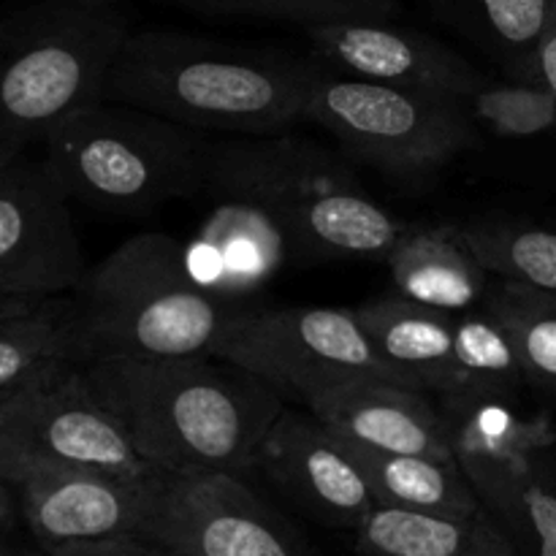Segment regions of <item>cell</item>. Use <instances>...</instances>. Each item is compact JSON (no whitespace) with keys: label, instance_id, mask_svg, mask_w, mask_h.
<instances>
[{"label":"cell","instance_id":"obj_1","mask_svg":"<svg viewBox=\"0 0 556 556\" xmlns=\"http://www.w3.org/2000/svg\"><path fill=\"white\" fill-rule=\"evenodd\" d=\"M87 380L139 454L166 472L255 470L286 410L280 391L220 356H103Z\"/></svg>","mask_w":556,"mask_h":556},{"label":"cell","instance_id":"obj_2","mask_svg":"<svg viewBox=\"0 0 556 556\" xmlns=\"http://www.w3.org/2000/svg\"><path fill=\"white\" fill-rule=\"evenodd\" d=\"M318 65L271 49L179 30L134 33L106 101L134 103L195 130L277 136L307 123Z\"/></svg>","mask_w":556,"mask_h":556},{"label":"cell","instance_id":"obj_3","mask_svg":"<svg viewBox=\"0 0 556 556\" xmlns=\"http://www.w3.org/2000/svg\"><path fill=\"white\" fill-rule=\"evenodd\" d=\"M206 188L253 210L307 258H386L405 231L340 155L291 134L212 141Z\"/></svg>","mask_w":556,"mask_h":556},{"label":"cell","instance_id":"obj_4","mask_svg":"<svg viewBox=\"0 0 556 556\" xmlns=\"http://www.w3.org/2000/svg\"><path fill=\"white\" fill-rule=\"evenodd\" d=\"M123 0H30L0 27V157L106 101L134 36Z\"/></svg>","mask_w":556,"mask_h":556},{"label":"cell","instance_id":"obj_5","mask_svg":"<svg viewBox=\"0 0 556 556\" xmlns=\"http://www.w3.org/2000/svg\"><path fill=\"white\" fill-rule=\"evenodd\" d=\"M96 358L212 356L242 307L206 291L168 233H139L76 291Z\"/></svg>","mask_w":556,"mask_h":556},{"label":"cell","instance_id":"obj_6","mask_svg":"<svg viewBox=\"0 0 556 556\" xmlns=\"http://www.w3.org/2000/svg\"><path fill=\"white\" fill-rule=\"evenodd\" d=\"M41 144L71 199L112 215H147L206 188L212 141L204 130L134 103H96Z\"/></svg>","mask_w":556,"mask_h":556},{"label":"cell","instance_id":"obj_7","mask_svg":"<svg viewBox=\"0 0 556 556\" xmlns=\"http://www.w3.org/2000/svg\"><path fill=\"white\" fill-rule=\"evenodd\" d=\"M307 123L340 141L353 161L396 179H424L476 147L467 103L318 68Z\"/></svg>","mask_w":556,"mask_h":556},{"label":"cell","instance_id":"obj_8","mask_svg":"<svg viewBox=\"0 0 556 556\" xmlns=\"http://www.w3.org/2000/svg\"><path fill=\"white\" fill-rule=\"evenodd\" d=\"M212 356L302 402L313 391L353 380H386L427 391L416 375L378 351L356 309H242Z\"/></svg>","mask_w":556,"mask_h":556},{"label":"cell","instance_id":"obj_9","mask_svg":"<svg viewBox=\"0 0 556 556\" xmlns=\"http://www.w3.org/2000/svg\"><path fill=\"white\" fill-rule=\"evenodd\" d=\"M136 538L185 556H307L242 476L220 470L157 472Z\"/></svg>","mask_w":556,"mask_h":556},{"label":"cell","instance_id":"obj_10","mask_svg":"<svg viewBox=\"0 0 556 556\" xmlns=\"http://www.w3.org/2000/svg\"><path fill=\"white\" fill-rule=\"evenodd\" d=\"M25 462H63L130 478L161 472L98 400L87 369L0 400V476Z\"/></svg>","mask_w":556,"mask_h":556},{"label":"cell","instance_id":"obj_11","mask_svg":"<svg viewBox=\"0 0 556 556\" xmlns=\"http://www.w3.org/2000/svg\"><path fill=\"white\" fill-rule=\"evenodd\" d=\"M68 199L47 157H0V296L79 291L90 269Z\"/></svg>","mask_w":556,"mask_h":556},{"label":"cell","instance_id":"obj_12","mask_svg":"<svg viewBox=\"0 0 556 556\" xmlns=\"http://www.w3.org/2000/svg\"><path fill=\"white\" fill-rule=\"evenodd\" d=\"M155 476L130 478L63 462H25L0 478L16 489L20 514L38 546H58L136 535Z\"/></svg>","mask_w":556,"mask_h":556},{"label":"cell","instance_id":"obj_13","mask_svg":"<svg viewBox=\"0 0 556 556\" xmlns=\"http://www.w3.org/2000/svg\"><path fill=\"white\" fill-rule=\"evenodd\" d=\"M255 470L326 527L356 530L378 508L353 445L313 413L282 410L261 443Z\"/></svg>","mask_w":556,"mask_h":556},{"label":"cell","instance_id":"obj_14","mask_svg":"<svg viewBox=\"0 0 556 556\" xmlns=\"http://www.w3.org/2000/svg\"><path fill=\"white\" fill-rule=\"evenodd\" d=\"M309 41L326 68L358 79L467 103L486 76L438 38L391 20H353L309 27Z\"/></svg>","mask_w":556,"mask_h":556},{"label":"cell","instance_id":"obj_15","mask_svg":"<svg viewBox=\"0 0 556 556\" xmlns=\"http://www.w3.org/2000/svg\"><path fill=\"white\" fill-rule=\"evenodd\" d=\"M304 405L358 448L456 462L443 410L424 391L386 380H353L313 391Z\"/></svg>","mask_w":556,"mask_h":556},{"label":"cell","instance_id":"obj_16","mask_svg":"<svg viewBox=\"0 0 556 556\" xmlns=\"http://www.w3.org/2000/svg\"><path fill=\"white\" fill-rule=\"evenodd\" d=\"M96 362L76 293L0 296V400Z\"/></svg>","mask_w":556,"mask_h":556},{"label":"cell","instance_id":"obj_17","mask_svg":"<svg viewBox=\"0 0 556 556\" xmlns=\"http://www.w3.org/2000/svg\"><path fill=\"white\" fill-rule=\"evenodd\" d=\"M440 410L456 462L478 494L554 445L552 424L521 416L514 394L505 391H454L443 396Z\"/></svg>","mask_w":556,"mask_h":556},{"label":"cell","instance_id":"obj_18","mask_svg":"<svg viewBox=\"0 0 556 556\" xmlns=\"http://www.w3.org/2000/svg\"><path fill=\"white\" fill-rule=\"evenodd\" d=\"M396 293L443 313H467L483 299L489 277L462 226H405L386 255Z\"/></svg>","mask_w":556,"mask_h":556},{"label":"cell","instance_id":"obj_19","mask_svg":"<svg viewBox=\"0 0 556 556\" xmlns=\"http://www.w3.org/2000/svg\"><path fill=\"white\" fill-rule=\"evenodd\" d=\"M356 313L378 351L416 375L424 389L440 396L465 389L456 362V313L427 307L402 293L372 299Z\"/></svg>","mask_w":556,"mask_h":556},{"label":"cell","instance_id":"obj_20","mask_svg":"<svg viewBox=\"0 0 556 556\" xmlns=\"http://www.w3.org/2000/svg\"><path fill=\"white\" fill-rule=\"evenodd\" d=\"M358 556H525L503 525L478 510L472 519H443L378 505L356 527Z\"/></svg>","mask_w":556,"mask_h":556},{"label":"cell","instance_id":"obj_21","mask_svg":"<svg viewBox=\"0 0 556 556\" xmlns=\"http://www.w3.org/2000/svg\"><path fill=\"white\" fill-rule=\"evenodd\" d=\"M353 451L367 472L378 505L418 510V514L443 516V519H472L483 508L481 497L459 462L386 454V451H369L358 445H353Z\"/></svg>","mask_w":556,"mask_h":556},{"label":"cell","instance_id":"obj_22","mask_svg":"<svg viewBox=\"0 0 556 556\" xmlns=\"http://www.w3.org/2000/svg\"><path fill=\"white\" fill-rule=\"evenodd\" d=\"M429 9L510 79H527L530 60L556 11V0H427Z\"/></svg>","mask_w":556,"mask_h":556},{"label":"cell","instance_id":"obj_23","mask_svg":"<svg viewBox=\"0 0 556 556\" xmlns=\"http://www.w3.org/2000/svg\"><path fill=\"white\" fill-rule=\"evenodd\" d=\"M525 556H556V472L548 451L478 494Z\"/></svg>","mask_w":556,"mask_h":556},{"label":"cell","instance_id":"obj_24","mask_svg":"<svg viewBox=\"0 0 556 556\" xmlns=\"http://www.w3.org/2000/svg\"><path fill=\"white\" fill-rule=\"evenodd\" d=\"M465 237L478 261L500 280L556 296V231L525 223H470Z\"/></svg>","mask_w":556,"mask_h":556},{"label":"cell","instance_id":"obj_25","mask_svg":"<svg viewBox=\"0 0 556 556\" xmlns=\"http://www.w3.org/2000/svg\"><path fill=\"white\" fill-rule=\"evenodd\" d=\"M486 307L508 329L527 380L556 391V296L503 280Z\"/></svg>","mask_w":556,"mask_h":556},{"label":"cell","instance_id":"obj_26","mask_svg":"<svg viewBox=\"0 0 556 556\" xmlns=\"http://www.w3.org/2000/svg\"><path fill=\"white\" fill-rule=\"evenodd\" d=\"M456 362L465 378V389L514 394L521 380H527L508 329L489 307L481 313H456Z\"/></svg>","mask_w":556,"mask_h":556},{"label":"cell","instance_id":"obj_27","mask_svg":"<svg viewBox=\"0 0 556 556\" xmlns=\"http://www.w3.org/2000/svg\"><path fill=\"white\" fill-rule=\"evenodd\" d=\"M472 119L503 139H532L556 130V92L535 79L489 81L467 98Z\"/></svg>","mask_w":556,"mask_h":556},{"label":"cell","instance_id":"obj_28","mask_svg":"<svg viewBox=\"0 0 556 556\" xmlns=\"http://www.w3.org/2000/svg\"><path fill=\"white\" fill-rule=\"evenodd\" d=\"M206 16H253L318 27L353 20H394L396 0H166Z\"/></svg>","mask_w":556,"mask_h":556},{"label":"cell","instance_id":"obj_29","mask_svg":"<svg viewBox=\"0 0 556 556\" xmlns=\"http://www.w3.org/2000/svg\"><path fill=\"white\" fill-rule=\"evenodd\" d=\"M52 556H168L163 546L144 541L136 535L101 538V541H74L58 543V546H41Z\"/></svg>","mask_w":556,"mask_h":556},{"label":"cell","instance_id":"obj_30","mask_svg":"<svg viewBox=\"0 0 556 556\" xmlns=\"http://www.w3.org/2000/svg\"><path fill=\"white\" fill-rule=\"evenodd\" d=\"M527 79L543 81V85L552 87V90L556 92V11H554L552 22H548L546 33H543L541 43H538L535 54H532Z\"/></svg>","mask_w":556,"mask_h":556},{"label":"cell","instance_id":"obj_31","mask_svg":"<svg viewBox=\"0 0 556 556\" xmlns=\"http://www.w3.org/2000/svg\"><path fill=\"white\" fill-rule=\"evenodd\" d=\"M3 556H52V554H47L43 552V548H11V546H5L3 548Z\"/></svg>","mask_w":556,"mask_h":556},{"label":"cell","instance_id":"obj_32","mask_svg":"<svg viewBox=\"0 0 556 556\" xmlns=\"http://www.w3.org/2000/svg\"><path fill=\"white\" fill-rule=\"evenodd\" d=\"M166 552H168V548H166ZM168 556H185V554H177V552H168Z\"/></svg>","mask_w":556,"mask_h":556}]
</instances>
